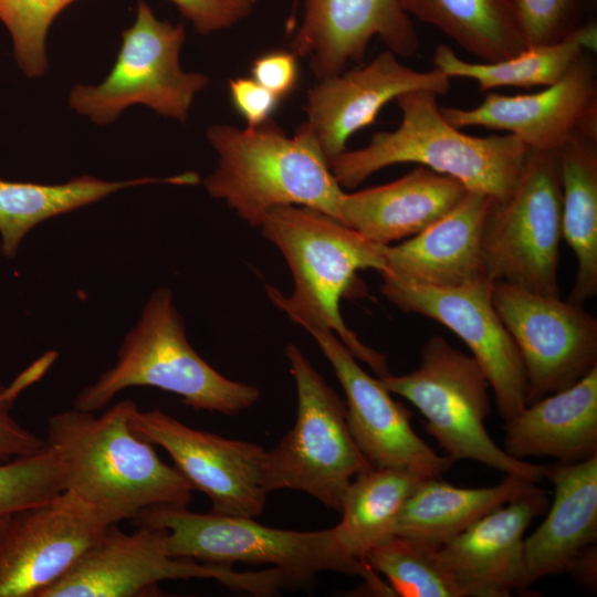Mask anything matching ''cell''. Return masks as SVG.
<instances>
[{"mask_svg":"<svg viewBox=\"0 0 597 597\" xmlns=\"http://www.w3.org/2000/svg\"><path fill=\"white\" fill-rule=\"evenodd\" d=\"M510 455L551 457L561 463L597 454V366L574 385L526 405L505 421Z\"/></svg>","mask_w":597,"mask_h":597,"instance_id":"cb8c5ba5","label":"cell"},{"mask_svg":"<svg viewBox=\"0 0 597 597\" xmlns=\"http://www.w3.org/2000/svg\"><path fill=\"white\" fill-rule=\"evenodd\" d=\"M229 96L233 108L248 126H256L272 118L282 102L252 77L229 80Z\"/></svg>","mask_w":597,"mask_h":597,"instance_id":"74e56055","label":"cell"},{"mask_svg":"<svg viewBox=\"0 0 597 597\" xmlns=\"http://www.w3.org/2000/svg\"><path fill=\"white\" fill-rule=\"evenodd\" d=\"M493 305L526 376V405L565 389L597 366V320L583 305L494 281Z\"/></svg>","mask_w":597,"mask_h":597,"instance_id":"7c38bea8","label":"cell"},{"mask_svg":"<svg viewBox=\"0 0 597 597\" xmlns=\"http://www.w3.org/2000/svg\"><path fill=\"white\" fill-rule=\"evenodd\" d=\"M562 185L556 151L531 149L511 193L491 200L482 234L489 276L561 296Z\"/></svg>","mask_w":597,"mask_h":597,"instance_id":"30bf717a","label":"cell"},{"mask_svg":"<svg viewBox=\"0 0 597 597\" xmlns=\"http://www.w3.org/2000/svg\"><path fill=\"white\" fill-rule=\"evenodd\" d=\"M130 427L170 455L191 488L210 500L211 512L252 519L263 512L266 450L261 446L190 428L159 409L135 408Z\"/></svg>","mask_w":597,"mask_h":597,"instance_id":"5bb4252c","label":"cell"},{"mask_svg":"<svg viewBox=\"0 0 597 597\" xmlns=\"http://www.w3.org/2000/svg\"><path fill=\"white\" fill-rule=\"evenodd\" d=\"M76 0H0V21L8 29L14 57L29 77L48 67L45 40L54 19Z\"/></svg>","mask_w":597,"mask_h":597,"instance_id":"1f68e13d","label":"cell"},{"mask_svg":"<svg viewBox=\"0 0 597 597\" xmlns=\"http://www.w3.org/2000/svg\"><path fill=\"white\" fill-rule=\"evenodd\" d=\"M332 365L346 396L350 432L373 468H397L422 478H441L453 464L412 429L411 412L392 399L381 380L368 375L329 329L304 328Z\"/></svg>","mask_w":597,"mask_h":597,"instance_id":"2e32d148","label":"cell"},{"mask_svg":"<svg viewBox=\"0 0 597 597\" xmlns=\"http://www.w3.org/2000/svg\"><path fill=\"white\" fill-rule=\"evenodd\" d=\"M596 46L597 24L589 20L558 42L527 46L495 62L465 61L449 45L439 44L432 63L449 78L475 81L481 92L500 87H546L561 80L585 51H595Z\"/></svg>","mask_w":597,"mask_h":597,"instance_id":"4316f807","label":"cell"},{"mask_svg":"<svg viewBox=\"0 0 597 597\" xmlns=\"http://www.w3.org/2000/svg\"><path fill=\"white\" fill-rule=\"evenodd\" d=\"M166 532L138 525L132 533L111 524L77 562L38 597H139L163 580L209 578L233 591L273 596L293 586L280 569L235 572L231 566L177 558L167 553Z\"/></svg>","mask_w":597,"mask_h":597,"instance_id":"9c48e42d","label":"cell"},{"mask_svg":"<svg viewBox=\"0 0 597 597\" xmlns=\"http://www.w3.org/2000/svg\"><path fill=\"white\" fill-rule=\"evenodd\" d=\"M422 478L397 468H370L356 475L343 496L342 519L333 527L337 542L354 561L392 535L398 514Z\"/></svg>","mask_w":597,"mask_h":597,"instance_id":"f1b7e54d","label":"cell"},{"mask_svg":"<svg viewBox=\"0 0 597 597\" xmlns=\"http://www.w3.org/2000/svg\"><path fill=\"white\" fill-rule=\"evenodd\" d=\"M402 9L434 25L484 62L511 57L527 48L506 0H399Z\"/></svg>","mask_w":597,"mask_h":597,"instance_id":"f546056e","label":"cell"},{"mask_svg":"<svg viewBox=\"0 0 597 597\" xmlns=\"http://www.w3.org/2000/svg\"><path fill=\"white\" fill-rule=\"evenodd\" d=\"M440 112L458 128L505 130L530 149L556 151L576 132L597 133L595 63L585 51L561 80L540 92L488 93L475 107H440Z\"/></svg>","mask_w":597,"mask_h":597,"instance_id":"e0dca14e","label":"cell"},{"mask_svg":"<svg viewBox=\"0 0 597 597\" xmlns=\"http://www.w3.org/2000/svg\"><path fill=\"white\" fill-rule=\"evenodd\" d=\"M554 499L541 525L524 540V559L534 584L568 573L576 557L597 541V454L574 463L545 465Z\"/></svg>","mask_w":597,"mask_h":597,"instance_id":"603a6c76","label":"cell"},{"mask_svg":"<svg viewBox=\"0 0 597 597\" xmlns=\"http://www.w3.org/2000/svg\"><path fill=\"white\" fill-rule=\"evenodd\" d=\"M535 484L510 474L483 488L455 486L441 478L421 479L404 503L392 534L444 543Z\"/></svg>","mask_w":597,"mask_h":597,"instance_id":"484cf974","label":"cell"},{"mask_svg":"<svg viewBox=\"0 0 597 597\" xmlns=\"http://www.w3.org/2000/svg\"><path fill=\"white\" fill-rule=\"evenodd\" d=\"M451 81L438 69L416 71L386 50L367 65L318 80L307 94V119L302 123L316 140L327 163L346 150L348 138L373 124L389 102L415 90L439 96Z\"/></svg>","mask_w":597,"mask_h":597,"instance_id":"ac0fdd59","label":"cell"},{"mask_svg":"<svg viewBox=\"0 0 597 597\" xmlns=\"http://www.w3.org/2000/svg\"><path fill=\"white\" fill-rule=\"evenodd\" d=\"M154 182L184 185L185 176L105 181L85 175L57 185L0 178L1 252L13 258L27 233L48 219L96 202L117 190Z\"/></svg>","mask_w":597,"mask_h":597,"instance_id":"83f0119b","label":"cell"},{"mask_svg":"<svg viewBox=\"0 0 597 597\" xmlns=\"http://www.w3.org/2000/svg\"><path fill=\"white\" fill-rule=\"evenodd\" d=\"M527 46L558 42L586 22L595 0H506Z\"/></svg>","mask_w":597,"mask_h":597,"instance_id":"836d02e7","label":"cell"},{"mask_svg":"<svg viewBox=\"0 0 597 597\" xmlns=\"http://www.w3.org/2000/svg\"><path fill=\"white\" fill-rule=\"evenodd\" d=\"M108 525L70 491L10 515L0 533V597H38Z\"/></svg>","mask_w":597,"mask_h":597,"instance_id":"9a60e30c","label":"cell"},{"mask_svg":"<svg viewBox=\"0 0 597 597\" xmlns=\"http://www.w3.org/2000/svg\"><path fill=\"white\" fill-rule=\"evenodd\" d=\"M562 185V238L577 260L568 302L597 293V133L576 132L556 150Z\"/></svg>","mask_w":597,"mask_h":597,"instance_id":"d4e9b609","label":"cell"},{"mask_svg":"<svg viewBox=\"0 0 597 597\" xmlns=\"http://www.w3.org/2000/svg\"><path fill=\"white\" fill-rule=\"evenodd\" d=\"M597 549L595 544L586 547L574 561L568 573L588 587L590 590L596 587Z\"/></svg>","mask_w":597,"mask_h":597,"instance_id":"f35d334b","label":"cell"},{"mask_svg":"<svg viewBox=\"0 0 597 597\" xmlns=\"http://www.w3.org/2000/svg\"><path fill=\"white\" fill-rule=\"evenodd\" d=\"M251 77L281 101L294 92L300 81L297 55L292 51L272 50L256 56Z\"/></svg>","mask_w":597,"mask_h":597,"instance_id":"8d00e7d4","label":"cell"},{"mask_svg":"<svg viewBox=\"0 0 597 597\" xmlns=\"http://www.w3.org/2000/svg\"><path fill=\"white\" fill-rule=\"evenodd\" d=\"M21 392L12 381L0 386V464L32 455L46 447L45 439L24 428L11 413Z\"/></svg>","mask_w":597,"mask_h":597,"instance_id":"d590c367","label":"cell"},{"mask_svg":"<svg viewBox=\"0 0 597 597\" xmlns=\"http://www.w3.org/2000/svg\"><path fill=\"white\" fill-rule=\"evenodd\" d=\"M379 379L420 411L427 433L453 462L472 460L534 483L544 478L545 465L510 455L490 437L484 423L491 412L486 376L472 356L442 336L423 344L416 370Z\"/></svg>","mask_w":597,"mask_h":597,"instance_id":"52a82bcc","label":"cell"},{"mask_svg":"<svg viewBox=\"0 0 597 597\" xmlns=\"http://www.w3.org/2000/svg\"><path fill=\"white\" fill-rule=\"evenodd\" d=\"M65 490L62 467L48 448L0 464V519L39 505Z\"/></svg>","mask_w":597,"mask_h":597,"instance_id":"d6a6232c","label":"cell"},{"mask_svg":"<svg viewBox=\"0 0 597 597\" xmlns=\"http://www.w3.org/2000/svg\"><path fill=\"white\" fill-rule=\"evenodd\" d=\"M259 228L281 251L294 281L290 296L265 286L273 304L303 328L332 331L378 378L389 374L387 356L365 345L339 312V301L350 290L358 270H385L387 245L366 239L326 213L301 206L271 209Z\"/></svg>","mask_w":597,"mask_h":597,"instance_id":"7a4b0ae2","label":"cell"},{"mask_svg":"<svg viewBox=\"0 0 597 597\" xmlns=\"http://www.w3.org/2000/svg\"><path fill=\"white\" fill-rule=\"evenodd\" d=\"M438 96L429 90H415L396 97L401 123L395 130L375 133L365 147L346 149L328 160L341 187L355 188L385 167L416 163L493 200L507 197L531 149L511 134L480 137L462 133L442 116Z\"/></svg>","mask_w":597,"mask_h":597,"instance_id":"3957f363","label":"cell"},{"mask_svg":"<svg viewBox=\"0 0 597 597\" xmlns=\"http://www.w3.org/2000/svg\"><path fill=\"white\" fill-rule=\"evenodd\" d=\"M467 191L455 178L418 165L391 182L344 192L338 220L366 239L389 245L427 229Z\"/></svg>","mask_w":597,"mask_h":597,"instance_id":"7402d4cb","label":"cell"},{"mask_svg":"<svg viewBox=\"0 0 597 597\" xmlns=\"http://www.w3.org/2000/svg\"><path fill=\"white\" fill-rule=\"evenodd\" d=\"M438 546L439 543L392 534L368 552L366 563L385 577L394 596L467 597L442 562Z\"/></svg>","mask_w":597,"mask_h":597,"instance_id":"4dcf8cb0","label":"cell"},{"mask_svg":"<svg viewBox=\"0 0 597 597\" xmlns=\"http://www.w3.org/2000/svg\"><path fill=\"white\" fill-rule=\"evenodd\" d=\"M207 138L219 159L205 187L251 227L259 228L280 206L306 207L338 220L344 191L303 124L293 136L272 118L244 128L217 124Z\"/></svg>","mask_w":597,"mask_h":597,"instance_id":"277c9868","label":"cell"},{"mask_svg":"<svg viewBox=\"0 0 597 597\" xmlns=\"http://www.w3.org/2000/svg\"><path fill=\"white\" fill-rule=\"evenodd\" d=\"M154 387L195 410L237 416L260 398L256 386L231 380L189 344L171 291L157 290L124 338L115 364L75 397L73 407L96 412L124 389Z\"/></svg>","mask_w":597,"mask_h":597,"instance_id":"8992f818","label":"cell"},{"mask_svg":"<svg viewBox=\"0 0 597 597\" xmlns=\"http://www.w3.org/2000/svg\"><path fill=\"white\" fill-rule=\"evenodd\" d=\"M493 282L432 287L383 280L380 291L401 311L434 320L464 342L506 421L526 406V376L516 345L493 305Z\"/></svg>","mask_w":597,"mask_h":597,"instance_id":"4fadbf2b","label":"cell"},{"mask_svg":"<svg viewBox=\"0 0 597 597\" xmlns=\"http://www.w3.org/2000/svg\"><path fill=\"white\" fill-rule=\"evenodd\" d=\"M185 38L182 23L157 19L140 0L135 22L122 34L111 72L98 85H74L70 105L98 125L114 122L134 104L186 122L196 94L208 85L209 77L181 70L179 53Z\"/></svg>","mask_w":597,"mask_h":597,"instance_id":"8fae6325","label":"cell"},{"mask_svg":"<svg viewBox=\"0 0 597 597\" xmlns=\"http://www.w3.org/2000/svg\"><path fill=\"white\" fill-rule=\"evenodd\" d=\"M135 401L102 415L71 408L50 417L46 447L61 463L64 491L92 505L108 524L160 505L188 506L193 489L130 427Z\"/></svg>","mask_w":597,"mask_h":597,"instance_id":"6da1fadb","label":"cell"},{"mask_svg":"<svg viewBox=\"0 0 597 597\" xmlns=\"http://www.w3.org/2000/svg\"><path fill=\"white\" fill-rule=\"evenodd\" d=\"M133 522L166 532L167 553L177 558L231 566L245 563L282 570L294 586L308 584L318 573L358 576L368 591L392 596L388 584L368 565L350 558L333 527L302 532L262 525L252 517L195 513L187 506L160 505Z\"/></svg>","mask_w":597,"mask_h":597,"instance_id":"5b68a950","label":"cell"},{"mask_svg":"<svg viewBox=\"0 0 597 597\" xmlns=\"http://www.w3.org/2000/svg\"><path fill=\"white\" fill-rule=\"evenodd\" d=\"M188 19L196 32L209 34L248 18L258 0H169Z\"/></svg>","mask_w":597,"mask_h":597,"instance_id":"e575fe53","label":"cell"},{"mask_svg":"<svg viewBox=\"0 0 597 597\" xmlns=\"http://www.w3.org/2000/svg\"><path fill=\"white\" fill-rule=\"evenodd\" d=\"M548 507L536 484L439 544L442 562L467 597H509L533 584L524 559V533Z\"/></svg>","mask_w":597,"mask_h":597,"instance_id":"ffe728a7","label":"cell"},{"mask_svg":"<svg viewBox=\"0 0 597 597\" xmlns=\"http://www.w3.org/2000/svg\"><path fill=\"white\" fill-rule=\"evenodd\" d=\"M285 355L297 394L292 429L263 459V488L296 490L339 513L352 480L373 468L347 422L346 406L302 350L287 344Z\"/></svg>","mask_w":597,"mask_h":597,"instance_id":"ba28073f","label":"cell"},{"mask_svg":"<svg viewBox=\"0 0 597 597\" xmlns=\"http://www.w3.org/2000/svg\"><path fill=\"white\" fill-rule=\"evenodd\" d=\"M303 7L290 48L308 60L317 81L360 62L375 36L396 55L418 52L419 36L399 0H303Z\"/></svg>","mask_w":597,"mask_h":597,"instance_id":"d6986e66","label":"cell"},{"mask_svg":"<svg viewBox=\"0 0 597 597\" xmlns=\"http://www.w3.org/2000/svg\"><path fill=\"white\" fill-rule=\"evenodd\" d=\"M9 516H10V515H9ZM9 516L1 517V519H0V533H1V531H2V528H3V526H4V524H6V522H7V520H8Z\"/></svg>","mask_w":597,"mask_h":597,"instance_id":"ab89813d","label":"cell"},{"mask_svg":"<svg viewBox=\"0 0 597 597\" xmlns=\"http://www.w3.org/2000/svg\"><path fill=\"white\" fill-rule=\"evenodd\" d=\"M491 200L468 190L452 210L427 229L398 245H387L385 270L379 273L383 280L432 287L492 280L482 252Z\"/></svg>","mask_w":597,"mask_h":597,"instance_id":"44dd1931","label":"cell"}]
</instances>
